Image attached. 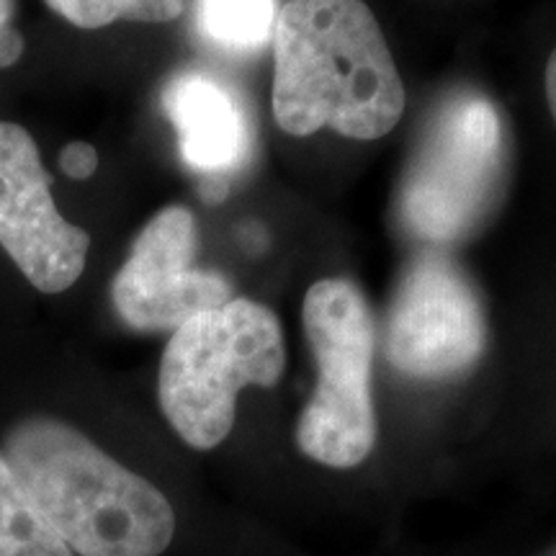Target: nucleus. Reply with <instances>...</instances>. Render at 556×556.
Returning <instances> with one entry per match:
<instances>
[{
  "instance_id": "nucleus-9",
  "label": "nucleus",
  "mask_w": 556,
  "mask_h": 556,
  "mask_svg": "<svg viewBox=\"0 0 556 556\" xmlns=\"http://www.w3.org/2000/svg\"><path fill=\"white\" fill-rule=\"evenodd\" d=\"M163 109L176 127L184 163L201 178L206 204H222L229 178L253 155L255 131L240 93L206 70H180L165 83Z\"/></svg>"
},
{
  "instance_id": "nucleus-6",
  "label": "nucleus",
  "mask_w": 556,
  "mask_h": 556,
  "mask_svg": "<svg viewBox=\"0 0 556 556\" xmlns=\"http://www.w3.org/2000/svg\"><path fill=\"white\" fill-rule=\"evenodd\" d=\"M387 361L402 377L446 381L486 351V315L475 281L443 250L422 248L402 268L387 312Z\"/></svg>"
},
{
  "instance_id": "nucleus-11",
  "label": "nucleus",
  "mask_w": 556,
  "mask_h": 556,
  "mask_svg": "<svg viewBox=\"0 0 556 556\" xmlns=\"http://www.w3.org/2000/svg\"><path fill=\"white\" fill-rule=\"evenodd\" d=\"M0 556H73L0 454Z\"/></svg>"
},
{
  "instance_id": "nucleus-14",
  "label": "nucleus",
  "mask_w": 556,
  "mask_h": 556,
  "mask_svg": "<svg viewBox=\"0 0 556 556\" xmlns=\"http://www.w3.org/2000/svg\"><path fill=\"white\" fill-rule=\"evenodd\" d=\"M21 54H24V37L13 26H3L0 29V67L16 65Z\"/></svg>"
},
{
  "instance_id": "nucleus-4",
  "label": "nucleus",
  "mask_w": 556,
  "mask_h": 556,
  "mask_svg": "<svg viewBox=\"0 0 556 556\" xmlns=\"http://www.w3.org/2000/svg\"><path fill=\"white\" fill-rule=\"evenodd\" d=\"M503 114L482 90L458 88L435 103L402 173L397 219L422 248L467 242L492 217L505 180Z\"/></svg>"
},
{
  "instance_id": "nucleus-3",
  "label": "nucleus",
  "mask_w": 556,
  "mask_h": 556,
  "mask_svg": "<svg viewBox=\"0 0 556 556\" xmlns=\"http://www.w3.org/2000/svg\"><path fill=\"white\" fill-rule=\"evenodd\" d=\"M287 368V340L276 312L235 296L173 330L160 358V409L197 451L229 435L245 387H276Z\"/></svg>"
},
{
  "instance_id": "nucleus-5",
  "label": "nucleus",
  "mask_w": 556,
  "mask_h": 556,
  "mask_svg": "<svg viewBox=\"0 0 556 556\" xmlns=\"http://www.w3.org/2000/svg\"><path fill=\"white\" fill-rule=\"evenodd\" d=\"M302 325L317 364L315 392L296 420V446L330 469H353L377 446V319L348 278H319L304 294Z\"/></svg>"
},
{
  "instance_id": "nucleus-12",
  "label": "nucleus",
  "mask_w": 556,
  "mask_h": 556,
  "mask_svg": "<svg viewBox=\"0 0 556 556\" xmlns=\"http://www.w3.org/2000/svg\"><path fill=\"white\" fill-rule=\"evenodd\" d=\"M50 9L78 29H103L116 21L168 24L184 13V0H45Z\"/></svg>"
},
{
  "instance_id": "nucleus-15",
  "label": "nucleus",
  "mask_w": 556,
  "mask_h": 556,
  "mask_svg": "<svg viewBox=\"0 0 556 556\" xmlns=\"http://www.w3.org/2000/svg\"><path fill=\"white\" fill-rule=\"evenodd\" d=\"M544 88H546V103H548V111H552L554 124H556V50L552 52V58H548V62H546Z\"/></svg>"
},
{
  "instance_id": "nucleus-1",
  "label": "nucleus",
  "mask_w": 556,
  "mask_h": 556,
  "mask_svg": "<svg viewBox=\"0 0 556 556\" xmlns=\"http://www.w3.org/2000/svg\"><path fill=\"white\" fill-rule=\"evenodd\" d=\"M270 41V109L281 131L309 137L330 127L368 142L400 124L405 86L364 0H289Z\"/></svg>"
},
{
  "instance_id": "nucleus-16",
  "label": "nucleus",
  "mask_w": 556,
  "mask_h": 556,
  "mask_svg": "<svg viewBox=\"0 0 556 556\" xmlns=\"http://www.w3.org/2000/svg\"><path fill=\"white\" fill-rule=\"evenodd\" d=\"M13 16H16V0H0V29L11 26Z\"/></svg>"
},
{
  "instance_id": "nucleus-7",
  "label": "nucleus",
  "mask_w": 556,
  "mask_h": 556,
  "mask_svg": "<svg viewBox=\"0 0 556 556\" xmlns=\"http://www.w3.org/2000/svg\"><path fill=\"white\" fill-rule=\"evenodd\" d=\"M197 217L184 204L160 208L139 229L127 261L111 281V302L127 328L173 332L201 312L235 299L227 276L197 266Z\"/></svg>"
},
{
  "instance_id": "nucleus-13",
  "label": "nucleus",
  "mask_w": 556,
  "mask_h": 556,
  "mask_svg": "<svg viewBox=\"0 0 556 556\" xmlns=\"http://www.w3.org/2000/svg\"><path fill=\"white\" fill-rule=\"evenodd\" d=\"M60 170L73 180H86L99 170V152L88 142H70L60 152Z\"/></svg>"
},
{
  "instance_id": "nucleus-8",
  "label": "nucleus",
  "mask_w": 556,
  "mask_h": 556,
  "mask_svg": "<svg viewBox=\"0 0 556 556\" xmlns=\"http://www.w3.org/2000/svg\"><path fill=\"white\" fill-rule=\"evenodd\" d=\"M0 245L34 289L62 294L83 276L90 235L54 206L52 176L24 127L0 122Z\"/></svg>"
},
{
  "instance_id": "nucleus-10",
  "label": "nucleus",
  "mask_w": 556,
  "mask_h": 556,
  "mask_svg": "<svg viewBox=\"0 0 556 556\" xmlns=\"http://www.w3.org/2000/svg\"><path fill=\"white\" fill-rule=\"evenodd\" d=\"M278 11V0H199L197 26L219 50L253 54L274 39Z\"/></svg>"
},
{
  "instance_id": "nucleus-2",
  "label": "nucleus",
  "mask_w": 556,
  "mask_h": 556,
  "mask_svg": "<svg viewBox=\"0 0 556 556\" xmlns=\"http://www.w3.org/2000/svg\"><path fill=\"white\" fill-rule=\"evenodd\" d=\"M3 456L73 554L157 556L176 536L168 497L70 422L26 417L5 435Z\"/></svg>"
}]
</instances>
